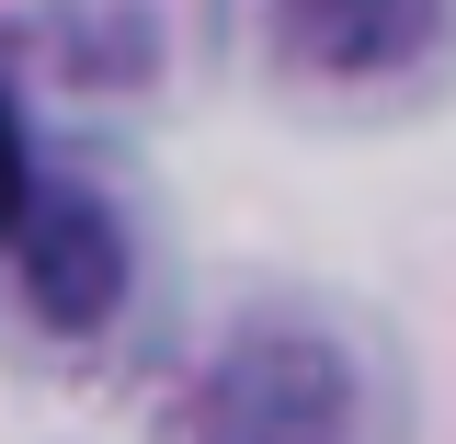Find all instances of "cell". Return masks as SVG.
Wrapping results in <instances>:
<instances>
[{
  "label": "cell",
  "mask_w": 456,
  "mask_h": 444,
  "mask_svg": "<svg viewBox=\"0 0 456 444\" xmlns=\"http://www.w3.org/2000/svg\"><path fill=\"white\" fill-rule=\"evenodd\" d=\"M445 0H285V46L308 69H399L434 46Z\"/></svg>",
  "instance_id": "obj_1"
},
{
  "label": "cell",
  "mask_w": 456,
  "mask_h": 444,
  "mask_svg": "<svg viewBox=\"0 0 456 444\" xmlns=\"http://www.w3.org/2000/svg\"><path fill=\"white\" fill-rule=\"evenodd\" d=\"M23 217V137H12V103H0V228Z\"/></svg>",
  "instance_id": "obj_2"
}]
</instances>
